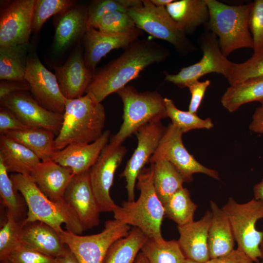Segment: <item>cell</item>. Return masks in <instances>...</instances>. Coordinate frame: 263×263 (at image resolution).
<instances>
[{"instance_id": "cell-42", "label": "cell", "mask_w": 263, "mask_h": 263, "mask_svg": "<svg viewBox=\"0 0 263 263\" xmlns=\"http://www.w3.org/2000/svg\"><path fill=\"white\" fill-rule=\"evenodd\" d=\"M120 0H102L93 2L87 8V27H94L96 22L106 14L114 12H127Z\"/></svg>"}, {"instance_id": "cell-52", "label": "cell", "mask_w": 263, "mask_h": 263, "mask_svg": "<svg viewBox=\"0 0 263 263\" xmlns=\"http://www.w3.org/2000/svg\"><path fill=\"white\" fill-rule=\"evenodd\" d=\"M135 263H149V262L144 255L141 252L137 255Z\"/></svg>"}, {"instance_id": "cell-55", "label": "cell", "mask_w": 263, "mask_h": 263, "mask_svg": "<svg viewBox=\"0 0 263 263\" xmlns=\"http://www.w3.org/2000/svg\"><path fill=\"white\" fill-rule=\"evenodd\" d=\"M0 263H9L7 260L0 261Z\"/></svg>"}, {"instance_id": "cell-27", "label": "cell", "mask_w": 263, "mask_h": 263, "mask_svg": "<svg viewBox=\"0 0 263 263\" xmlns=\"http://www.w3.org/2000/svg\"><path fill=\"white\" fill-rule=\"evenodd\" d=\"M166 9L187 35L194 33L200 25H206L209 19L206 0H173Z\"/></svg>"}, {"instance_id": "cell-2", "label": "cell", "mask_w": 263, "mask_h": 263, "mask_svg": "<svg viewBox=\"0 0 263 263\" xmlns=\"http://www.w3.org/2000/svg\"><path fill=\"white\" fill-rule=\"evenodd\" d=\"M136 188L140 195L136 201H124L113 211L114 219L140 229L149 239L164 240L161 225L165 216L164 206L158 197L153 181L151 165L138 175Z\"/></svg>"}, {"instance_id": "cell-53", "label": "cell", "mask_w": 263, "mask_h": 263, "mask_svg": "<svg viewBox=\"0 0 263 263\" xmlns=\"http://www.w3.org/2000/svg\"><path fill=\"white\" fill-rule=\"evenodd\" d=\"M260 251H261V259H262L261 263H263V241L262 242L260 245Z\"/></svg>"}, {"instance_id": "cell-39", "label": "cell", "mask_w": 263, "mask_h": 263, "mask_svg": "<svg viewBox=\"0 0 263 263\" xmlns=\"http://www.w3.org/2000/svg\"><path fill=\"white\" fill-rule=\"evenodd\" d=\"M74 2L69 0H35L32 30L39 31L51 16L63 13L72 7Z\"/></svg>"}, {"instance_id": "cell-34", "label": "cell", "mask_w": 263, "mask_h": 263, "mask_svg": "<svg viewBox=\"0 0 263 263\" xmlns=\"http://www.w3.org/2000/svg\"><path fill=\"white\" fill-rule=\"evenodd\" d=\"M165 216L182 226L194 221L197 205L191 200L188 190L182 188L163 205Z\"/></svg>"}, {"instance_id": "cell-10", "label": "cell", "mask_w": 263, "mask_h": 263, "mask_svg": "<svg viewBox=\"0 0 263 263\" xmlns=\"http://www.w3.org/2000/svg\"><path fill=\"white\" fill-rule=\"evenodd\" d=\"M183 133L172 123L167 127L150 162L165 159L170 162L181 173L185 182L193 181V175L201 173L212 178L220 180L218 172L200 164L185 147Z\"/></svg>"}, {"instance_id": "cell-49", "label": "cell", "mask_w": 263, "mask_h": 263, "mask_svg": "<svg viewBox=\"0 0 263 263\" xmlns=\"http://www.w3.org/2000/svg\"><path fill=\"white\" fill-rule=\"evenodd\" d=\"M55 259L56 263H79L73 252L65 244L63 250Z\"/></svg>"}, {"instance_id": "cell-5", "label": "cell", "mask_w": 263, "mask_h": 263, "mask_svg": "<svg viewBox=\"0 0 263 263\" xmlns=\"http://www.w3.org/2000/svg\"><path fill=\"white\" fill-rule=\"evenodd\" d=\"M209 17L206 30L217 37L222 53L227 57L236 50L253 49V42L248 27L252 2L230 5L216 0H206Z\"/></svg>"}, {"instance_id": "cell-26", "label": "cell", "mask_w": 263, "mask_h": 263, "mask_svg": "<svg viewBox=\"0 0 263 263\" xmlns=\"http://www.w3.org/2000/svg\"><path fill=\"white\" fill-rule=\"evenodd\" d=\"M57 24L54 49L61 52L84 36L87 28V8L73 6L62 13Z\"/></svg>"}, {"instance_id": "cell-40", "label": "cell", "mask_w": 263, "mask_h": 263, "mask_svg": "<svg viewBox=\"0 0 263 263\" xmlns=\"http://www.w3.org/2000/svg\"><path fill=\"white\" fill-rule=\"evenodd\" d=\"M94 28L108 34H122L137 28L128 12L114 11L106 14L95 24Z\"/></svg>"}, {"instance_id": "cell-29", "label": "cell", "mask_w": 263, "mask_h": 263, "mask_svg": "<svg viewBox=\"0 0 263 263\" xmlns=\"http://www.w3.org/2000/svg\"><path fill=\"white\" fill-rule=\"evenodd\" d=\"M153 181L156 194L163 205L177 190L185 181L176 168L169 161L160 159L151 163Z\"/></svg>"}, {"instance_id": "cell-1", "label": "cell", "mask_w": 263, "mask_h": 263, "mask_svg": "<svg viewBox=\"0 0 263 263\" xmlns=\"http://www.w3.org/2000/svg\"><path fill=\"white\" fill-rule=\"evenodd\" d=\"M167 49L150 39H137L124 48L123 53L94 74L86 94L101 103L138 76L148 67L165 60Z\"/></svg>"}, {"instance_id": "cell-19", "label": "cell", "mask_w": 263, "mask_h": 263, "mask_svg": "<svg viewBox=\"0 0 263 263\" xmlns=\"http://www.w3.org/2000/svg\"><path fill=\"white\" fill-rule=\"evenodd\" d=\"M60 89L68 99L83 96L94 73L86 65L81 46H78L62 65L54 67Z\"/></svg>"}, {"instance_id": "cell-47", "label": "cell", "mask_w": 263, "mask_h": 263, "mask_svg": "<svg viewBox=\"0 0 263 263\" xmlns=\"http://www.w3.org/2000/svg\"><path fill=\"white\" fill-rule=\"evenodd\" d=\"M253 260L243 250L237 247L224 256L210 259L206 263H253Z\"/></svg>"}, {"instance_id": "cell-44", "label": "cell", "mask_w": 263, "mask_h": 263, "mask_svg": "<svg viewBox=\"0 0 263 263\" xmlns=\"http://www.w3.org/2000/svg\"><path fill=\"white\" fill-rule=\"evenodd\" d=\"M29 127L21 122L14 113L3 106L0 109V132L4 134L11 131H20Z\"/></svg>"}, {"instance_id": "cell-23", "label": "cell", "mask_w": 263, "mask_h": 263, "mask_svg": "<svg viewBox=\"0 0 263 263\" xmlns=\"http://www.w3.org/2000/svg\"><path fill=\"white\" fill-rule=\"evenodd\" d=\"M212 218L208 231L210 259L226 255L234 249L235 239L228 217L222 208L210 202Z\"/></svg>"}, {"instance_id": "cell-46", "label": "cell", "mask_w": 263, "mask_h": 263, "mask_svg": "<svg viewBox=\"0 0 263 263\" xmlns=\"http://www.w3.org/2000/svg\"><path fill=\"white\" fill-rule=\"evenodd\" d=\"M30 91L29 84L25 80H1L0 83V99L20 91Z\"/></svg>"}, {"instance_id": "cell-17", "label": "cell", "mask_w": 263, "mask_h": 263, "mask_svg": "<svg viewBox=\"0 0 263 263\" xmlns=\"http://www.w3.org/2000/svg\"><path fill=\"white\" fill-rule=\"evenodd\" d=\"M64 199L76 214L84 230L99 225L101 212L91 187L89 170L74 176Z\"/></svg>"}, {"instance_id": "cell-16", "label": "cell", "mask_w": 263, "mask_h": 263, "mask_svg": "<svg viewBox=\"0 0 263 263\" xmlns=\"http://www.w3.org/2000/svg\"><path fill=\"white\" fill-rule=\"evenodd\" d=\"M35 0L11 2L0 15V46L29 44Z\"/></svg>"}, {"instance_id": "cell-51", "label": "cell", "mask_w": 263, "mask_h": 263, "mask_svg": "<svg viewBox=\"0 0 263 263\" xmlns=\"http://www.w3.org/2000/svg\"><path fill=\"white\" fill-rule=\"evenodd\" d=\"M173 0H150V1L155 6L166 7Z\"/></svg>"}, {"instance_id": "cell-30", "label": "cell", "mask_w": 263, "mask_h": 263, "mask_svg": "<svg viewBox=\"0 0 263 263\" xmlns=\"http://www.w3.org/2000/svg\"><path fill=\"white\" fill-rule=\"evenodd\" d=\"M263 100V77L246 80L230 85L221 98L222 105L233 112L242 105L253 101Z\"/></svg>"}, {"instance_id": "cell-7", "label": "cell", "mask_w": 263, "mask_h": 263, "mask_svg": "<svg viewBox=\"0 0 263 263\" xmlns=\"http://www.w3.org/2000/svg\"><path fill=\"white\" fill-rule=\"evenodd\" d=\"M127 12L138 29L169 42L181 55L195 50L187 34L170 16L166 7L156 6L150 0H143L142 6L130 8Z\"/></svg>"}, {"instance_id": "cell-20", "label": "cell", "mask_w": 263, "mask_h": 263, "mask_svg": "<svg viewBox=\"0 0 263 263\" xmlns=\"http://www.w3.org/2000/svg\"><path fill=\"white\" fill-rule=\"evenodd\" d=\"M110 132L106 130L97 140L91 143L73 144L57 150L52 160L70 169L74 175L89 170L108 144Z\"/></svg>"}, {"instance_id": "cell-15", "label": "cell", "mask_w": 263, "mask_h": 263, "mask_svg": "<svg viewBox=\"0 0 263 263\" xmlns=\"http://www.w3.org/2000/svg\"><path fill=\"white\" fill-rule=\"evenodd\" d=\"M0 103L29 128H43L57 135L60 130L63 114L43 107L25 91L11 94L0 99Z\"/></svg>"}, {"instance_id": "cell-18", "label": "cell", "mask_w": 263, "mask_h": 263, "mask_svg": "<svg viewBox=\"0 0 263 263\" xmlns=\"http://www.w3.org/2000/svg\"><path fill=\"white\" fill-rule=\"evenodd\" d=\"M142 33L138 28L128 33L108 34L87 27L83 36L84 58L86 66L94 73L95 68L102 57L113 50L125 48Z\"/></svg>"}, {"instance_id": "cell-43", "label": "cell", "mask_w": 263, "mask_h": 263, "mask_svg": "<svg viewBox=\"0 0 263 263\" xmlns=\"http://www.w3.org/2000/svg\"><path fill=\"white\" fill-rule=\"evenodd\" d=\"M9 263H56L55 258L21 243L7 260Z\"/></svg>"}, {"instance_id": "cell-28", "label": "cell", "mask_w": 263, "mask_h": 263, "mask_svg": "<svg viewBox=\"0 0 263 263\" xmlns=\"http://www.w3.org/2000/svg\"><path fill=\"white\" fill-rule=\"evenodd\" d=\"M4 135L27 147L41 161L52 160L56 151L55 146V134L43 128H28L24 130L11 131Z\"/></svg>"}, {"instance_id": "cell-25", "label": "cell", "mask_w": 263, "mask_h": 263, "mask_svg": "<svg viewBox=\"0 0 263 263\" xmlns=\"http://www.w3.org/2000/svg\"><path fill=\"white\" fill-rule=\"evenodd\" d=\"M0 160L8 172L30 174L41 162L30 150L5 135L0 136Z\"/></svg>"}, {"instance_id": "cell-31", "label": "cell", "mask_w": 263, "mask_h": 263, "mask_svg": "<svg viewBox=\"0 0 263 263\" xmlns=\"http://www.w3.org/2000/svg\"><path fill=\"white\" fill-rule=\"evenodd\" d=\"M29 44L0 46L1 80H24Z\"/></svg>"}, {"instance_id": "cell-35", "label": "cell", "mask_w": 263, "mask_h": 263, "mask_svg": "<svg viewBox=\"0 0 263 263\" xmlns=\"http://www.w3.org/2000/svg\"><path fill=\"white\" fill-rule=\"evenodd\" d=\"M141 250L149 263H185L187 259L175 240L157 242L148 239Z\"/></svg>"}, {"instance_id": "cell-12", "label": "cell", "mask_w": 263, "mask_h": 263, "mask_svg": "<svg viewBox=\"0 0 263 263\" xmlns=\"http://www.w3.org/2000/svg\"><path fill=\"white\" fill-rule=\"evenodd\" d=\"M127 152L121 145L109 143L102 150L97 160L89 169L91 187L100 212H113L117 207L110 190L115 172Z\"/></svg>"}, {"instance_id": "cell-8", "label": "cell", "mask_w": 263, "mask_h": 263, "mask_svg": "<svg viewBox=\"0 0 263 263\" xmlns=\"http://www.w3.org/2000/svg\"><path fill=\"white\" fill-rule=\"evenodd\" d=\"M222 208L228 217L238 248L253 262L259 263L263 231H258L256 224L263 218V202L253 199L239 204L230 197Z\"/></svg>"}, {"instance_id": "cell-54", "label": "cell", "mask_w": 263, "mask_h": 263, "mask_svg": "<svg viewBox=\"0 0 263 263\" xmlns=\"http://www.w3.org/2000/svg\"><path fill=\"white\" fill-rule=\"evenodd\" d=\"M185 263H200L194 262V261H193L188 259H186Z\"/></svg>"}, {"instance_id": "cell-21", "label": "cell", "mask_w": 263, "mask_h": 263, "mask_svg": "<svg viewBox=\"0 0 263 263\" xmlns=\"http://www.w3.org/2000/svg\"><path fill=\"white\" fill-rule=\"evenodd\" d=\"M211 218V211H207L199 220L178 226L177 242L187 259L200 263L210 260L208 236Z\"/></svg>"}, {"instance_id": "cell-32", "label": "cell", "mask_w": 263, "mask_h": 263, "mask_svg": "<svg viewBox=\"0 0 263 263\" xmlns=\"http://www.w3.org/2000/svg\"><path fill=\"white\" fill-rule=\"evenodd\" d=\"M148 239L140 229L133 228L113 244L103 263H135L138 252Z\"/></svg>"}, {"instance_id": "cell-38", "label": "cell", "mask_w": 263, "mask_h": 263, "mask_svg": "<svg viewBox=\"0 0 263 263\" xmlns=\"http://www.w3.org/2000/svg\"><path fill=\"white\" fill-rule=\"evenodd\" d=\"M24 221H17L6 213V220L0 229V261L7 260L12 252L21 243Z\"/></svg>"}, {"instance_id": "cell-9", "label": "cell", "mask_w": 263, "mask_h": 263, "mask_svg": "<svg viewBox=\"0 0 263 263\" xmlns=\"http://www.w3.org/2000/svg\"><path fill=\"white\" fill-rule=\"evenodd\" d=\"M130 231V225L114 219L107 221L103 230L97 234L81 236L67 230L59 234L79 263H103L113 244Z\"/></svg>"}, {"instance_id": "cell-41", "label": "cell", "mask_w": 263, "mask_h": 263, "mask_svg": "<svg viewBox=\"0 0 263 263\" xmlns=\"http://www.w3.org/2000/svg\"><path fill=\"white\" fill-rule=\"evenodd\" d=\"M248 27L252 34L254 52L263 50V0L252 2Z\"/></svg>"}, {"instance_id": "cell-11", "label": "cell", "mask_w": 263, "mask_h": 263, "mask_svg": "<svg viewBox=\"0 0 263 263\" xmlns=\"http://www.w3.org/2000/svg\"><path fill=\"white\" fill-rule=\"evenodd\" d=\"M200 45L203 53L202 58L176 74L166 73V81L183 88L207 74L215 73L227 77L232 62L222 53L217 36L207 30L200 37Z\"/></svg>"}, {"instance_id": "cell-37", "label": "cell", "mask_w": 263, "mask_h": 263, "mask_svg": "<svg viewBox=\"0 0 263 263\" xmlns=\"http://www.w3.org/2000/svg\"><path fill=\"white\" fill-rule=\"evenodd\" d=\"M260 77H263V50L254 52L244 62H231L226 78L230 85H233Z\"/></svg>"}, {"instance_id": "cell-33", "label": "cell", "mask_w": 263, "mask_h": 263, "mask_svg": "<svg viewBox=\"0 0 263 263\" xmlns=\"http://www.w3.org/2000/svg\"><path fill=\"white\" fill-rule=\"evenodd\" d=\"M0 160V196L1 203L9 214L17 221H24L27 214L26 202L22 194L15 188L10 175Z\"/></svg>"}, {"instance_id": "cell-3", "label": "cell", "mask_w": 263, "mask_h": 263, "mask_svg": "<svg viewBox=\"0 0 263 263\" xmlns=\"http://www.w3.org/2000/svg\"><path fill=\"white\" fill-rule=\"evenodd\" d=\"M104 106L90 95L67 99L60 130L55 138L56 150L77 143H91L103 133Z\"/></svg>"}, {"instance_id": "cell-48", "label": "cell", "mask_w": 263, "mask_h": 263, "mask_svg": "<svg viewBox=\"0 0 263 263\" xmlns=\"http://www.w3.org/2000/svg\"><path fill=\"white\" fill-rule=\"evenodd\" d=\"M257 107L253 115L252 120L249 125V130L254 132L263 133V100Z\"/></svg>"}, {"instance_id": "cell-50", "label": "cell", "mask_w": 263, "mask_h": 263, "mask_svg": "<svg viewBox=\"0 0 263 263\" xmlns=\"http://www.w3.org/2000/svg\"><path fill=\"white\" fill-rule=\"evenodd\" d=\"M253 192L254 199L263 202V178L259 183L254 186Z\"/></svg>"}, {"instance_id": "cell-56", "label": "cell", "mask_w": 263, "mask_h": 263, "mask_svg": "<svg viewBox=\"0 0 263 263\" xmlns=\"http://www.w3.org/2000/svg\"></svg>"}, {"instance_id": "cell-6", "label": "cell", "mask_w": 263, "mask_h": 263, "mask_svg": "<svg viewBox=\"0 0 263 263\" xmlns=\"http://www.w3.org/2000/svg\"><path fill=\"white\" fill-rule=\"evenodd\" d=\"M116 93L123 103V114L120 129L109 142L114 146L121 145L146 124L167 117L164 98L157 92H139L127 85Z\"/></svg>"}, {"instance_id": "cell-14", "label": "cell", "mask_w": 263, "mask_h": 263, "mask_svg": "<svg viewBox=\"0 0 263 263\" xmlns=\"http://www.w3.org/2000/svg\"><path fill=\"white\" fill-rule=\"evenodd\" d=\"M166 129L159 121L146 124L136 132L138 141L137 147L120 175L125 179L128 201H134L137 177L146 164L150 162Z\"/></svg>"}, {"instance_id": "cell-36", "label": "cell", "mask_w": 263, "mask_h": 263, "mask_svg": "<svg viewBox=\"0 0 263 263\" xmlns=\"http://www.w3.org/2000/svg\"><path fill=\"white\" fill-rule=\"evenodd\" d=\"M164 101L167 117L171 119V123L183 133L192 130L210 129L213 127L214 125L210 118L203 119L198 116L196 113L180 110L169 98H164Z\"/></svg>"}, {"instance_id": "cell-22", "label": "cell", "mask_w": 263, "mask_h": 263, "mask_svg": "<svg viewBox=\"0 0 263 263\" xmlns=\"http://www.w3.org/2000/svg\"><path fill=\"white\" fill-rule=\"evenodd\" d=\"M29 175L39 189L56 202L65 201L66 190L75 175L70 169L52 160L41 161Z\"/></svg>"}, {"instance_id": "cell-13", "label": "cell", "mask_w": 263, "mask_h": 263, "mask_svg": "<svg viewBox=\"0 0 263 263\" xmlns=\"http://www.w3.org/2000/svg\"><path fill=\"white\" fill-rule=\"evenodd\" d=\"M25 80L35 99L43 107L63 114L67 98L62 94L56 76L36 55L28 56Z\"/></svg>"}, {"instance_id": "cell-24", "label": "cell", "mask_w": 263, "mask_h": 263, "mask_svg": "<svg viewBox=\"0 0 263 263\" xmlns=\"http://www.w3.org/2000/svg\"><path fill=\"white\" fill-rule=\"evenodd\" d=\"M21 240L22 243L53 258H56L65 247L59 233L39 221H24Z\"/></svg>"}, {"instance_id": "cell-45", "label": "cell", "mask_w": 263, "mask_h": 263, "mask_svg": "<svg viewBox=\"0 0 263 263\" xmlns=\"http://www.w3.org/2000/svg\"><path fill=\"white\" fill-rule=\"evenodd\" d=\"M210 84V81L209 80L202 82L197 80L191 83L188 86L191 95L188 107L189 112L196 113L205 93Z\"/></svg>"}, {"instance_id": "cell-4", "label": "cell", "mask_w": 263, "mask_h": 263, "mask_svg": "<svg viewBox=\"0 0 263 263\" xmlns=\"http://www.w3.org/2000/svg\"><path fill=\"white\" fill-rule=\"evenodd\" d=\"M15 188L23 196L27 207L25 222H43L58 233L63 229L64 224L67 230L81 234L84 230L76 214L66 202L53 201L38 187L29 174L12 173L10 175Z\"/></svg>"}]
</instances>
